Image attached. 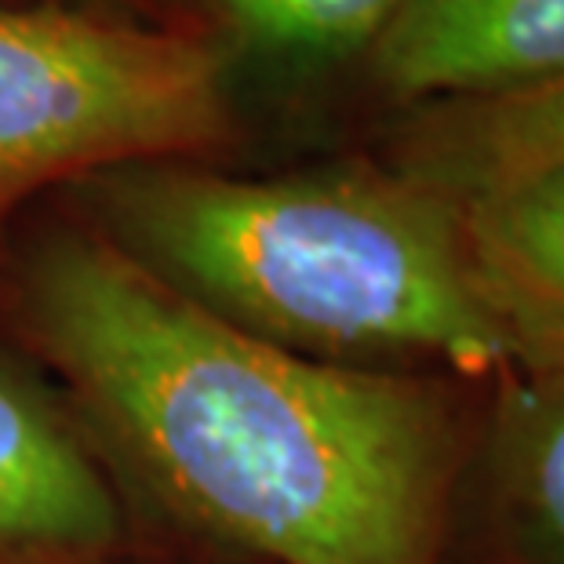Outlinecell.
I'll return each instance as SVG.
<instances>
[{
	"label": "cell",
	"instance_id": "ba28073f",
	"mask_svg": "<svg viewBox=\"0 0 564 564\" xmlns=\"http://www.w3.org/2000/svg\"><path fill=\"white\" fill-rule=\"evenodd\" d=\"M481 491L507 564H564V371H507L481 441Z\"/></svg>",
	"mask_w": 564,
	"mask_h": 564
},
{
	"label": "cell",
	"instance_id": "6da1fadb",
	"mask_svg": "<svg viewBox=\"0 0 564 564\" xmlns=\"http://www.w3.org/2000/svg\"><path fill=\"white\" fill-rule=\"evenodd\" d=\"M26 314L189 524L273 564H441L463 434L437 382L256 339L99 230L47 237Z\"/></svg>",
	"mask_w": 564,
	"mask_h": 564
},
{
	"label": "cell",
	"instance_id": "7a4b0ae2",
	"mask_svg": "<svg viewBox=\"0 0 564 564\" xmlns=\"http://www.w3.org/2000/svg\"><path fill=\"white\" fill-rule=\"evenodd\" d=\"M80 186L102 237L256 339L354 368L513 371L459 208L393 167L237 178L147 161Z\"/></svg>",
	"mask_w": 564,
	"mask_h": 564
},
{
	"label": "cell",
	"instance_id": "8992f818",
	"mask_svg": "<svg viewBox=\"0 0 564 564\" xmlns=\"http://www.w3.org/2000/svg\"><path fill=\"white\" fill-rule=\"evenodd\" d=\"M117 532L99 466L41 393L0 365V557L88 554Z\"/></svg>",
	"mask_w": 564,
	"mask_h": 564
},
{
	"label": "cell",
	"instance_id": "52a82bcc",
	"mask_svg": "<svg viewBox=\"0 0 564 564\" xmlns=\"http://www.w3.org/2000/svg\"><path fill=\"white\" fill-rule=\"evenodd\" d=\"M564 161V77L535 88L423 102L404 117L390 167L452 204Z\"/></svg>",
	"mask_w": 564,
	"mask_h": 564
},
{
	"label": "cell",
	"instance_id": "30bf717a",
	"mask_svg": "<svg viewBox=\"0 0 564 564\" xmlns=\"http://www.w3.org/2000/svg\"><path fill=\"white\" fill-rule=\"evenodd\" d=\"M91 11L102 15H117V11H131V15H158V11H200L208 0H88Z\"/></svg>",
	"mask_w": 564,
	"mask_h": 564
},
{
	"label": "cell",
	"instance_id": "5b68a950",
	"mask_svg": "<svg viewBox=\"0 0 564 564\" xmlns=\"http://www.w3.org/2000/svg\"><path fill=\"white\" fill-rule=\"evenodd\" d=\"M455 208L513 371H564V161Z\"/></svg>",
	"mask_w": 564,
	"mask_h": 564
},
{
	"label": "cell",
	"instance_id": "277c9868",
	"mask_svg": "<svg viewBox=\"0 0 564 564\" xmlns=\"http://www.w3.org/2000/svg\"><path fill=\"white\" fill-rule=\"evenodd\" d=\"M368 66L415 106L561 80L564 0H404Z\"/></svg>",
	"mask_w": 564,
	"mask_h": 564
},
{
	"label": "cell",
	"instance_id": "3957f363",
	"mask_svg": "<svg viewBox=\"0 0 564 564\" xmlns=\"http://www.w3.org/2000/svg\"><path fill=\"white\" fill-rule=\"evenodd\" d=\"M230 135V69L204 33L0 0V215L33 189L178 161Z\"/></svg>",
	"mask_w": 564,
	"mask_h": 564
},
{
	"label": "cell",
	"instance_id": "9c48e42d",
	"mask_svg": "<svg viewBox=\"0 0 564 564\" xmlns=\"http://www.w3.org/2000/svg\"><path fill=\"white\" fill-rule=\"evenodd\" d=\"M404 0H208V37L230 66H262L281 77L371 58Z\"/></svg>",
	"mask_w": 564,
	"mask_h": 564
}]
</instances>
